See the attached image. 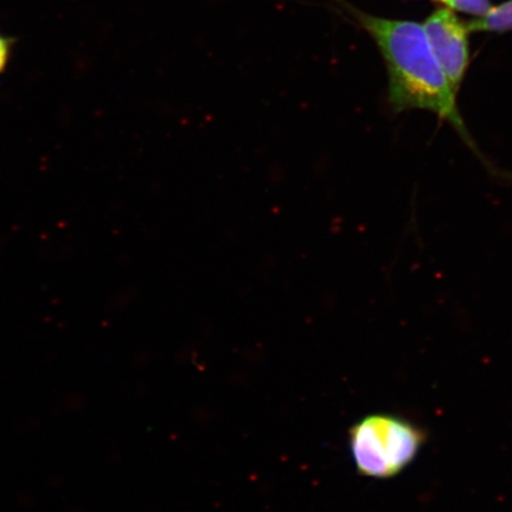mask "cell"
I'll list each match as a JSON object with an SVG mask.
<instances>
[{"label": "cell", "mask_w": 512, "mask_h": 512, "mask_svg": "<svg viewBox=\"0 0 512 512\" xmlns=\"http://www.w3.org/2000/svg\"><path fill=\"white\" fill-rule=\"evenodd\" d=\"M334 3L336 11L366 31L379 47L388 72L390 110L399 114L421 110L437 115L456 131L490 175L510 181V172L498 169L473 138L458 107V92L435 57L424 27L412 21L369 15L347 0Z\"/></svg>", "instance_id": "6da1fadb"}, {"label": "cell", "mask_w": 512, "mask_h": 512, "mask_svg": "<svg viewBox=\"0 0 512 512\" xmlns=\"http://www.w3.org/2000/svg\"><path fill=\"white\" fill-rule=\"evenodd\" d=\"M426 435L411 421L389 414L369 415L350 430L352 459L363 476H398L418 456Z\"/></svg>", "instance_id": "7a4b0ae2"}, {"label": "cell", "mask_w": 512, "mask_h": 512, "mask_svg": "<svg viewBox=\"0 0 512 512\" xmlns=\"http://www.w3.org/2000/svg\"><path fill=\"white\" fill-rule=\"evenodd\" d=\"M422 27L447 79L458 92L470 64L466 23L452 9H438Z\"/></svg>", "instance_id": "3957f363"}, {"label": "cell", "mask_w": 512, "mask_h": 512, "mask_svg": "<svg viewBox=\"0 0 512 512\" xmlns=\"http://www.w3.org/2000/svg\"><path fill=\"white\" fill-rule=\"evenodd\" d=\"M466 27L469 31L507 32L512 30V0L491 8L485 16L466 23Z\"/></svg>", "instance_id": "277c9868"}, {"label": "cell", "mask_w": 512, "mask_h": 512, "mask_svg": "<svg viewBox=\"0 0 512 512\" xmlns=\"http://www.w3.org/2000/svg\"><path fill=\"white\" fill-rule=\"evenodd\" d=\"M437 2L444 3L452 10L478 17L485 16L491 9L490 0H437Z\"/></svg>", "instance_id": "5b68a950"}, {"label": "cell", "mask_w": 512, "mask_h": 512, "mask_svg": "<svg viewBox=\"0 0 512 512\" xmlns=\"http://www.w3.org/2000/svg\"><path fill=\"white\" fill-rule=\"evenodd\" d=\"M16 42L15 37L0 34V75H2L9 66Z\"/></svg>", "instance_id": "8992f818"}]
</instances>
